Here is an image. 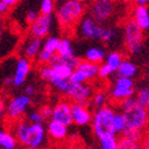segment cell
I'll use <instances>...</instances> for the list:
<instances>
[{
	"instance_id": "38",
	"label": "cell",
	"mask_w": 149,
	"mask_h": 149,
	"mask_svg": "<svg viewBox=\"0 0 149 149\" xmlns=\"http://www.w3.org/2000/svg\"><path fill=\"white\" fill-rule=\"evenodd\" d=\"M115 85L116 86H122V87H134V80H132V78L118 75L115 80Z\"/></svg>"
},
{
	"instance_id": "36",
	"label": "cell",
	"mask_w": 149,
	"mask_h": 149,
	"mask_svg": "<svg viewBox=\"0 0 149 149\" xmlns=\"http://www.w3.org/2000/svg\"><path fill=\"white\" fill-rule=\"evenodd\" d=\"M28 120L31 123H44L47 119L44 118V116L41 113L40 110H33L30 111L28 115Z\"/></svg>"
},
{
	"instance_id": "2",
	"label": "cell",
	"mask_w": 149,
	"mask_h": 149,
	"mask_svg": "<svg viewBox=\"0 0 149 149\" xmlns=\"http://www.w3.org/2000/svg\"><path fill=\"white\" fill-rule=\"evenodd\" d=\"M85 13V6L79 0H65L56 10V19L62 28L70 29L80 22Z\"/></svg>"
},
{
	"instance_id": "25",
	"label": "cell",
	"mask_w": 149,
	"mask_h": 149,
	"mask_svg": "<svg viewBox=\"0 0 149 149\" xmlns=\"http://www.w3.org/2000/svg\"><path fill=\"white\" fill-rule=\"evenodd\" d=\"M56 54L58 56H72V55H75L74 54V48L72 45V42L68 40V38H62L60 41V44H58V48H57V52Z\"/></svg>"
},
{
	"instance_id": "44",
	"label": "cell",
	"mask_w": 149,
	"mask_h": 149,
	"mask_svg": "<svg viewBox=\"0 0 149 149\" xmlns=\"http://www.w3.org/2000/svg\"><path fill=\"white\" fill-rule=\"evenodd\" d=\"M142 148L149 149V132L146 136H143V139H142Z\"/></svg>"
},
{
	"instance_id": "21",
	"label": "cell",
	"mask_w": 149,
	"mask_h": 149,
	"mask_svg": "<svg viewBox=\"0 0 149 149\" xmlns=\"http://www.w3.org/2000/svg\"><path fill=\"white\" fill-rule=\"evenodd\" d=\"M106 57L105 50L100 47H91L85 54V60L94 62V63H100Z\"/></svg>"
},
{
	"instance_id": "7",
	"label": "cell",
	"mask_w": 149,
	"mask_h": 149,
	"mask_svg": "<svg viewBox=\"0 0 149 149\" xmlns=\"http://www.w3.org/2000/svg\"><path fill=\"white\" fill-rule=\"evenodd\" d=\"M98 73H99L98 63L84 60V61H80L78 67L73 70L72 75L69 78V81L72 84L88 82V81L93 80L95 77H98Z\"/></svg>"
},
{
	"instance_id": "28",
	"label": "cell",
	"mask_w": 149,
	"mask_h": 149,
	"mask_svg": "<svg viewBox=\"0 0 149 149\" xmlns=\"http://www.w3.org/2000/svg\"><path fill=\"white\" fill-rule=\"evenodd\" d=\"M60 41H61V38H58V37H56V36L48 37V38L43 42V49H45V50L50 52V53L56 54L58 44H60Z\"/></svg>"
},
{
	"instance_id": "51",
	"label": "cell",
	"mask_w": 149,
	"mask_h": 149,
	"mask_svg": "<svg viewBox=\"0 0 149 149\" xmlns=\"http://www.w3.org/2000/svg\"><path fill=\"white\" fill-rule=\"evenodd\" d=\"M79 1H82L84 3V1H86V0H79Z\"/></svg>"
},
{
	"instance_id": "50",
	"label": "cell",
	"mask_w": 149,
	"mask_h": 149,
	"mask_svg": "<svg viewBox=\"0 0 149 149\" xmlns=\"http://www.w3.org/2000/svg\"><path fill=\"white\" fill-rule=\"evenodd\" d=\"M146 107H147V112H148V115H149V103H148V105H147Z\"/></svg>"
},
{
	"instance_id": "15",
	"label": "cell",
	"mask_w": 149,
	"mask_h": 149,
	"mask_svg": "<svg viewBox=\"0 0 149 149\" xmlns=\"http://www.w3.org/2000/svg\"><path fill=\"white\" fill-rule=\"evenodd\" d=\"M52 66V69H53V79H69L72 73L74 70L73 67H70L69 65L65 63L57 58V55L54 56V58L52 60V62L49 63Z\"/></svg>"
},
{
	"instance_id": "13",
	"label": "cell",
	"mask_w": 149,
	"mask_h": 149,
	"mask_svg": "<svg viewBox=\"0 0 149 149\" xmlns=\"http://www.w3.org/2000/svg\"><path fill=\"white\" fill-rule=\"evenodd\" d=\"M72 116H73V123L79 127H85L87 124L92 123V113L87 109V106H84L78 103L72 104Z\"/></svg>"
},
{
	"instance_id": "33",
	"label": "cell",
	"mask_w": 149,
	"mask_h": 149,
	"mask_svg": "<svg viewBox=\"0 0 149 149\" xmlns=\"http://www.w3.org/2000/svg\"><path fill=\"white\" fill-rule=\"evenodd\" d=\"M55 54L54 53H50L45 50V49L42 48V50L38 53V55H37V61H38V63H42V65H49L52 62V60L54 58Z\"/></svg>"
},
{
	"instance_id": "17",
	"label": "cell",
	"mask_w": 149,
	"mask_h": 149,
	"mask_svg": "<svg viewBox=\"0 0 149 149\" xmlns=\"http://www.w3.org/2000/svg\"><path fill=\"white\" fill-rule=\"evenodd\" d=\"M43 48V42L42 38L38 37H32L28 42H25V44L23 45V54L28 58H33L38 55V53L42 50Z\"/></svg>"
},
{
	"instance_id": "3",
	"label": "cell",
	"mask_w": 149,
	"mask_h": 149,
	"mask_svg": "<svg viewBox=\"0 0 149 149\" xmlns=\"http://www.w3.org/2000/svg\"><path fill=\"white\" fill-rule=\"evenodd\" d=\"M115 113L116 111L110 106H102L95 110L94 115L92 116V129L97 139L104 134L113 132L112 123Z\"/></svg>"
},
{
	"instance_id": "52",
	"label": "cell",
	"mask_w": 149,
	"mask_h": 149,
	"mask_svg": "<svg viewBox=\"0 0 149 149\" xmlns=\"http://www.w3.org/2000/svg\"><path fill=\"white\" fill-rule=\"evenodd\" d=\"M124 1H129V0H124Z\"/></svg>"
},
{
	"instance_id": "24",
	"label": "cell",
	"mask_w": 149,
	"mask_h": 149,
	"mask_svg": "<svg viewBox=\"0 0 149 149\" xmlns=\"http://www.w3.org/2000/svg\"><path fill=\"white\" fill-rule=\"evenodd\" d=\"M122 62H123V55L119 52H111L105 57V63L109 65L113 72H117Z\"/></svg>"
},
{
	"instance_id": "5",
	"label": "cell",
	"mask_w": 149,
	"mask_h": 149,
	"mask_svg": "<svg viewBox=\"0 0 149 149\" xmlns=\"http://www.w3.org/2000/svg\"><path fill=\"white\" fill-rule=\"evenodd\" d=\"M124 44L130 54H139L143 48V30L135 20H129L124 26Z\"/></svg>"
},
{
	"instance_id": "4",
	"label": "cell",
	"mask_w": 149,
	"mask_h": 149,
	"mask_svg": "<svg viewBox=\"0 0 149 149\" xmlns=\"http://www.w3.org/2000/svg\"><path fill=\"white\" fill-rule=\"evenodd\" d=\"M122 113L125 118L127 128L135 130H143L149 122V115L147 107L141 105L139 102L134 105L122 110Z\"/></svg>"
},
{
	"instance_id": "46",
	"label": "cell",
	"mask_w": 149,
	"mask_h": 149,
	"mask_svg": "<svg viewBox=\"0 0 149 149\" xmlns=\"http://www.w3.org/2000/svg\"><path fill=\"white\" fill-rule=\"evenodd\" d=\"M134 3L136 4V6H147L149 0H134Z\"/></svg>"
},
{
	"instance_id": "16",
	"label": "cell",
	"mask_w": 149,
	"mask_h": 149,
	"mask_svg": "<svg viewBox=\"0 0 149 149\" xmlns=\"http://www.w3.org/2000/svg\"><path fill=\"white\" fill-rule=\"evenodd\" d=\"M47 132L49 135V137H52L55 141H63L68 135L67 125H65V124H62L60 122H56L54 119H50L48 122Z\"/></svg>"
},
{
	"instance_id": "30",
	"label": "cell",
	"mask_w": 149,
	"mask_h": 149,
	"mask_svg": "<svg viewBox=\"0 0 149 149\" xmlns=\"http://www.w3.org/2000/svg\"><path fill=\"white\" fill-rule=\"evenodd\" d=\"M106 102H107V95H106V93L103 92V91H99V92L94 93L93 97H92V105H93L95 109L102 107V106H105Z\"/></svg>"
},
{
	"instance_id": "11",
	"label": "cell",
	"mask_w": 149,
	"mask_h": 149,
	"mask_svg": "<svg viewBox=\"0 0 149 149\" xmlns=\"http://www.w3.org/2000/svg\"><path fill=\"white\" fill-rule=\"evenodd\" d=\"M53 15H40L35 22L30 24V35L32 37L44 38L53 28Z\"/></svg>"
},
{
	"instance_id": "12",
	"label": "cell",
	"mask_w": 149,
	"mask_h": 149,
	"mask_svg": "<svg viewBox=\"0 0 149 149\" xmlns=\"http://www.w3.org/2000/svg\"><path fill=\"white\" fill-rule=\"evenodd\" d=\"M52 119L60 122L65 125L69 127L73 123L72 116V104L69 102H60L53 107V115Z\"/></svg>"
},
{
	"instance_id": "18",
	"label": "cell",
	"mask_w": 149,
	"mask_h": 149,
	"mask_svg": "<svg viewBox=\"0 0 149 149\" xmlns=\"http://www.w3.org/2000/svg\"><path fill=\"white\" fill-rule=\"evenodd\" d=\"M134 20L143 31H149V11L147 6H136L134 10Z\"/></svg>"
},
{
	"instance_id": "48",
	"label": "cell",
	"mask_w": 149,
	"mask_h": 149,
	"mask_svg": "<svg viewBox=\"0 0 149 149\" xmlns=\"http://www.w3.org/2000/svg\"><path fill=\"white\" fill-rule=\"evenodd\" d=\"M4 82H5V85H12V82H13V79L12 78H6L5 80H4Z\"/></svg>"
},
{
	"instance_id": "20",
	"label": "cell",
	"mask_w": 149,
	"mask_h": 149,
	"mask_svg": "<svg viewBox=\"0 0 149 149\" xmlns=\"http://www.w3.org/2000/svg\"><path fill=\"white\" fill-rule=\"evenodd\" d=\"M99 146L103 149H117L118 148V140L116 137V134L107 132L98 137Z\"/></svg>"
},
{
	"instance_id": "8",
	"label": "cell",
	"mask_w": 149,
	"mask_h": 149,
	"mask_svg": "<svg viewBox=\"0 0 149 149\" xmlns=\"http://www.w3.org/2000/svg\"><path fill=\"white\" fill-rule=\"evenodd\" d=\"M66 94L68 95L69 100H72L73 103H78L84 106H87L93 97V88L87 82H80V84L70 82L69 90Z\"/></svg>"
},
{
	"instance_id": "43",
	"label": "cell",
	"mask_w": 149,
	"mask_h": 149,
	"mask_svg": "<svg viewBox=\"0 0 149 149\" xmlns=\"http://www.w3.org/2000/svg\"><path fill=\"white\" fill-rule=\"evenodd\" d=\"M25 94L26 95H29V97H32V95H35V93H36V90H35V87L33 86H26L25 87Z\"/></svg>"
},
{
	"instance_id": "1",
	"label": "cell",
	"mask_w": 149,
	"mask_h": 149,
	"mask_svg": "<svg viewBox=\"0 0 149 149\" xmlns=\"http://www.w3.org/2000/svg\"><path fill=\"white\" fill-rule=\"evenodd\" d=\"M13 135L18 143L23 147L37 149L44 146L47 140V129L43 123H31L29 120H19L13 127Z\"/></svg>"
},
{
	"instance_id": "41",
	"label": "cell",
	"mask_w": 149,
	"mask_h": 149,
	"mask_svg": "<svg viewBox=\"0 0 149 149\" xmlns=\"http://www.w3.org/2000/svg\"><path fill=\"white\" fill-rule=\"evenodd\" d=\"M40 15H38V12H36V11H33V10H30L28 13H26V22L29 23V24H31L32 22H35L36 19H37V17H38Z\"/></svg>"
},
{
	"instance_id": "27",
	"label": "cell",
	"mask_w": 149,
	"mask_h": 149,
	"mask_svg": "<svg viewBox=\"0 0 149 149\" xmlns=\"http://www.w3.org/2000/svg\"><path fill=\"white\" fill-rule=\"evenodd\" d=\"M52 86L60 93H67L70 86V81L69 79H54L50 81Z\"/></svg>"
},
{
	"instance_id": "23",
	"label": "cell",
	"mask_w": 149,
	"mask_h": 149,
	"mask_svg": "<svg viewBox=\"0 0 149 149\" xmlns=\"http://www.w3.org/2000/svg\"><path fill=\"white\" fill-rule=\"evenodd\" d=\"M137 73V67L135 63H132L129 60H123V62L120 63L119 68L117 69V74L120 77H128V78H132L136 75Z\"/></svg>"
},
{
	"instance_id": "49",
	"label": "cell",
	"mask_w": 149,
	"mask_h": 149,
	"mask_svg": "<svg viewBox=\"0 0 149 149\" xmlns=\"http://www.w3.org/2000/svg\"><path fill=\"white\" fill-rule=\"evenodd\" d=\"M1 35H3V28H1V25H0V37H1Z\"/></svg>"
},
{
	"instance_id": "39",
	"label": "cell",
	"mask_w": 149,
	"mask_h": 149,
	"mask_svg": "<svg viewBox=\"0 0 149 149\" xmlns=\"http://www.w3.org/2000/svg\"><path fill=\"white\" fill-rule=\"evenodd\" d=\"M112 73H115V72L111 69V67H110L109 65L104 63V65H102V66H99V73H98V75L100 77V78L106 79V78H109Z\"/></svg>"
},
{
	"instance_id": "35",
	"label": "cell",
	"mask_w": 149,
	"mask_h": 149,
	"mask_svg": "<svg viewBox=\"0 0 149 149\" xmlns=\"http://www.w3.org/2000/svg\"><path fill=\"white\" fill-rule=\"evenodd\" d=\"M40 77L42 80L50 82L53 79V69L50 65H43V67L40 69Z\"/></svg>"
},
{
	"instance_id": "14",
	"label": "cell",
	"mask_w": 149,
	"mask_h": 149,
	"mask_svg": "<svg viewBox=\"0 0 149 149\" xmlns=\"http://www.w3.org/2000/svg\"><path fill=\"white\" fill-rule=\"evenodd\" d=\"M30 69H31V63L28 57H20L16 65V70H15V75H13V82L12 85L16 86V87H19L22 86L24 82H25L29 73H30Z\"/></svg>"
},
{
	"instance_id": "37",
	"label": "cell",
	"mask_w": 149,
	"mask_h": 149,
	"mask_svg": "<svg viewBox=\"0 0 149 149\" xmlns=\"http://www.w3.org/2000/svg\"><path fill=\"white\" fill-rule=\"evenodd\" d=\"M136 99H137V102H139L141 105L147 106L148 103H149V88H141V90L137 92Z\"/></svg>"
},
{
	"instance_id": "47",
	"label": "cell",
	"mask_w": 149,
	"mask_h": 149,
	"mask_svg": "<svg viewBox=\"0 0 149 149\" xmlns=\"http://www.w3.org/2000/svg\"><path fill=\"white\" fill-rule=\"evenodd\" d=\"M4 113H5V105H4V102L0 99V119L3 118Z\"/></svg>"
},
{
	"instance_id": "26",
	"label": "cell",
	"mask_w": 149,
	"mask_h": 149,
	"mask_svg": "<svg viewBox=\"0 0 149 149\" xmlns=\"http://www.w3.org/2000/svg\"><path fill=\"white\" fill-rule=\"evenodd\" d=\"M127 128V122H125V118H124L123 113L122 112H116L115 113V117H113V123H112V129H113V132L117 135V134H122Z\"/></svg>"
},
{
	"instance_id": "45",
	"label": "cell",
	"mask_w": 149,
	"mask_h": 149,
	"mask_svg": "<svg viewBox=\"0 0 149 149\" xmlns=\"http://www.w3.org/2000/svg\"><path fill=\"white\" fill-rule=\"evenodd\" d=\"M1 1L5 3V4L10 7V6H15L16 4H18V3H19V0H1Z\"/></svg>"
},
{
	"instance_id": "40",
	"label": "cell",
	"mask_w": 149,
	"mask_h": 149,
	"mask_svg": "<svg viewBox=\"0 0 149 149\" xmlns=\"http://www.w3.org/2000/svg\"><path fill=\"white\" fill-rule=\"evenodd\" d=\"M40 111H41V113L44 116L45 119L52 118V115H53V109H52V106H49V105H43V106L40 109Z\"/></svg>"
},
{
	"instance_id": "10",
	"label": "cell",
	"mask_w": 149,
	"mask_h": 149,
	"mask_svg": "<svg viewBox=\"0 0 149 149\" xmlns=\"http://www.w3.org/2000/svg\"><path fill=\"white\" fill-rule=\"evenodd\" d=\"M115 5L112 0H93L91 5V16L98 23H105L113 13Z\"/></svg>"
},
{
	"instance_id": "19",
	"label": "cell",
	"mask_w": 149,
	"mask_h": 149,
	"mask_svg": "<svg viewBox=\"0 0 149 149\" xmlns=\"http://www.w3.org/2000/svg\"><path fill=\"white\" fill-rule=\"evenodd\" d=\"M135 93L134 87H122V86H116L113 85L112 90H111V98L116 102H120L123 99L132 97Z\"/></svg>"
},
{
	"instance_id": "42",
	"label": "cell",
	"mask_w": 149,
	"mask_h": 149,
	"mask_svg": "<svg viewBox=\"0 0 149 149\" xmlns=\"http://www.w3.org/2000/svg\"><path fill=\"white\" fill-rule=\"evenodd\" d=\"M7 11H8V6L5 3H3L1 0H0V17L4 16Z\"/></svg>"
},
{
	"instance_id": "32",
	"label": "cell",
	"mask_w": 149,
	"mask_h": 149,
	"mask_svg": "<svg viewBox=\"0 0 149 149\" xmlns=\"http://www.w3.org/2000/svg\"><path fill=\"white\" fill-rule=\"evenodd\" d=\"M120 135L124 136V137L130 139V140H134L136 142H140L143 139L142 130H135V129H129V128H125V130H124Z\"/></svg>"
},
{
	"instance_id": "22",
	"label": "cell",
	"mask_w": 149,
	"mask_h": 149,
	"mask_svg": "<svg viewBox=\"0 0 149 149\" xmlns=\"http://www.w3.org/2000/svg\"><path fill=\"white\" fill-rule=\"evenodd\" d=\"M18 146V141L15 135L0 129V148L3 149H15Z\"/></svg>"
},
{
	"instance_id": "9",
	"label": "cell",
	"mask_w": 149,
	"mask_h": 149,
	"mask_svg": "<svg viewBox=\"0 0 149 149\" xmlns=\"http://www.w3.org/2000/svg\"><path fill=\"white\" fill-rule=\"evenodd\" d=\"M31 105V97L24 94L12 98L6 106V115L11 119H18L28 111Z\"/></svg>"
},
{
	"instance_id": "34",
	"label": "cell",
	"mask_w": 149,
	"mask_h": 149,
	"mask_svg": "<svg viewBox=\"0 0 149 149\" xmlns=\"http://www.w3.org/2000/svg\"><path fill=\"white\" fill-rule=\"evenodd\" d=\"M116 37H117L116 29L105 26V30H104V33H103V37H102V41L105 44H111V43H112L116 40Z\"/></svg>"
},
{
	"instance_id": "29",
	"label": "cell",
	"mask_w": 149,
	"mask_h": 149,
	"mask_svg": "<svg viewBox=\"0 0 149 149\" xmlns=\"http://www.w3.org/2000/svg\"><path fill=\"white\" fill-rule=\"evenodd\" d=\"M139 143L140 142H136L134 140L122 136V139L118 140V149H140L142 148V144Z\"/></svg>"
},
{
	"instance_id": "31",
	"label": "cell",
	"mask_w": 149,
	"mask_h": 149,
	"mask_svg": "<svg viewBox=\"0 0 149 149\" xmlns=\"http://www.w3.org/2000/svg\"><path fill=\"white\" fill-rule=\"evenodd\" d=\"M55 11L54 0H42L40 5V13L42 15H53Z\"/></svg>"
},
{
	"instance_id": "6",
	"label": "cell",
	"mask_w": 149,
	"mask_h": 149,
	"mask_svg": "<svg viewBox=\"0 0 149 149\" xmlns=\"http://www.w3.org/2000/svg\"><path fill=\"white\" fill-rule=\"evenodd\" d=\"M105 26L102 23H98L92 16L82 17L78 24V32L81 37L87 40H97L102 41Z\"/></svg>"
}]
</instances>
